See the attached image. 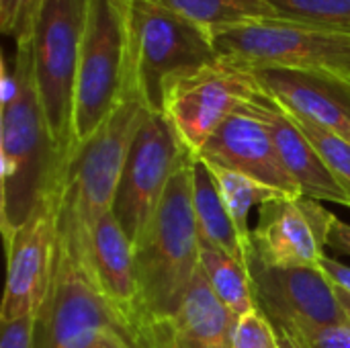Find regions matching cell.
I'll return each instance as SVG.
<instances>
[{
	"instance_id": "obj_11",
	"label": "cell",
	"mask_w": 350,
	"mask_h": 348,
	"mask_svg": "<svg viewBox=\"0 0 350 348\" xmlns=\"http://www.w3.org/2000/svg\"><path fill=\"white\" fill-rule=\"evenodd\" d=\"M246 269L256 308L275 330L308 343L326 326L347 320L334 285L318 269H281L258 258L250 246Z\"/></svg>"
},
{
	"instance_id": "obj_13",
	"label": "cell",
	"mask_w": 350,
	"mask_h": 348,
	"mask_svg": "<svg viewBox=\"0 0 350 348\" xmlns=\"http://www.w3.org/2000/svg\"><path fill=\"white\" fill-rule=\"evenodd\" d=\"M322 201L281 197L258 207L252 248L258 258L281 269H318L326 256L328 232L334 222Z\"/></svg>"
},
{
	"instance_id": "obj_17",
	"label": "cell",
	"mask_w": 350,
	"mask_h": 348,
	"mask_svg": "<svg viewBox=\"0 0 350 348\" xmlns=\"http://www.w3.org/2000/svg\"><path fill=\"white\" fill-rule=\"evenodd\" d=\"M246 107L269 127L281 162L304 197L338 203L350 209V197L324 164L318 150L299 129L293 117L262 90Z\"/></svg>"
},
{
	"instance_id": "obj_4",
	"label": "cell",
	"mask_w": 350,
	"mask_h": 348,
	"mask_svg": "<svg viewBox=\"0 0 350 348\" xmlns=\"http://www.w3.org/2000/svg\"><path fill=\"white\" fill-rule=\"evenodd\" d=\"M133 0H88L74 92V146L88 139L123 96Z\"/></svg>"
},
{
	"instance_id": "obj_2",
	"label": "cell",
	"mask_w": 350,
	"mask_h": 348,
	"mask_svg": "<svg viewBox=\"0 0 350 348\" xmlns=\"http://www.w3.org/2000/svg\"><path fill=\"white\" fill-rule=\"evenodd\" d=\"M193 156L172 174L156 219L135 250V273L152 338L172 320L199 275L201 240L193 211Z\"/></svg>"
},
{
	"instance_id": "obj_21",
	"label": "cell",
	"mask_w": 350,
	"mask_h": 348,
	"mask_svg": "<svg viewBox=\"0 0 350 348\" xmlns=\"http://www.w3.org/2000/svg\"><path fill=\"white\" fill-rule=\"evenodd\" d=\"M199 269L215 297L232 312L236 320L256 308L246 265L217 248L201 244Z\"/></svg>"
},
{
	"instance_id": "obj_14",
	"label": "cell",
	"mask_w": 350,
	"mask_h": 348,
	"mask_svg": "<svg viewBox=\"0 0 350 348\" xmlns=\"http://www.w3.org/2000/svg\"><path fill=\"white\" fill-rule=\"evenodd\" d=\"M84 256L96 289L119 318L131 347L152 348L135 273V252L113 213L105 215L90 230Z\"/></svg>"
},
{
	"instance_id": "obj_18",
	"label": "cell",
	"mask_w": 350,
	"mask_h": 348,
	"mask_svg": "<svg viewBox=\"0 0 350 348\" xmlns=\"http://www.w3.org/2000/svg\"><path fill=\"white\" fill-rule=\"evenodd\" d=\"M234 328L236 318L199 269L178 312L154 334V348H232Z\"/></svg>"
},
{
	"instance_id": "obj_5",
	"label": "cell",
	"mask_w": 350,
	"mask_h": 348,
	"mask_svg": "<svg viewBox=\"0 0 350 348\" xmlns=\"http://www.w3.org/2000/svg\"><path fill=\"white\" fill-rule=\"evenodd\" d=\"M148 107L127 74L125 90L109 119L68 154L62 197L72 209L86 244L90 230L111 213L127 152Z\"/></svg>"
},
{
	"instance_id": "obj_27",
	"label": "cell",
	"mask_w": 350,
	"mask_h": 348,
	"mask_svg": "<svg viewBox=\"0 0 350 348\" xmlns=\"http://www.w3.org/2000/svg\"><path fill=\"white\" fill-rule=\"evenodd\" d=\"M35 332H37L35 318H23L16 322L2 324L0 348H37Z\"/></svg>"
},
{
	"instance_id": "obj_20",
	"label": "cell",
	"mask_w": 350,
	"mask_h": 348,
	"mask_svg": "<svg viewBox=\"0 0 350 348\" xmlns=\"http://www.w3.org/2000/svg\"><path fill=\"white\" fill-rule=\"evenodd\" d=\"M205 166L209 168V172L219 189V195L224 199V205H226V209L234 222V228L240 236V242H242L244 250L248 252V248L252 246V230L248 224L250 209L254 205L262 207L271 201H277L281 197H291V195H285L273 187H267L242 172H236V170H230V168H224V166H217L211 162H205Z\"/></svg>"
},
{
	"instance_id": "obj_7",
	"label": "cell",
	"mask_w": 350,
	"mask_h": 348,
	"mask_svg": "<svg viewBox=\"0 0 350 348\" xmlns=\"http://www.w3.org/2000/svg\"><path fill=\"white\" fill-rule=\"evenodd\" d=\"M88 0H41L31 27L39 101L57 152L74 148V92Z\"/></svg>"
},
{
	"instance_id": "obj_25",
	"label": "cell",
	"mask_w": 350,
	"mask_h": 348,
	"mask_svg": "<svg viewBox=\"0 0 350 348\" xmlns=\"http://www.w3.org/2000/svg\"><path fill=\"white\" fill-rule=\"evenodd\" d=\"M279 336L271 320L254 308L246 316L236 320L232 348H277Z\"/></svg>"
},
{
	"instance_id": "obj_6",
	"label": "cell",
	"mask_w": 350,
	"mask_h": 348,
	"mask_svg": "<svg viewBox=\"0 0 350 348\" xmlns=\"http://www.w3.org/2000/svg\"><path fill=\"white\" fill-rule=\"evenodd\" d=\"M215 33L152 0H133L129 74L154 113H162L166 84L219 59Z\"/></svg>"
},
{
	"instance_id": "obj_33",
	"label": "cell",
	"mask_w": 350,
	"mask_h": 348,
	"mask_svg": "<svg viewBox=\"0 0 350 348\" xmlns=\"http://www.w3.org/2000/svg\"><path fill=\"white\" fill-rule=\"evenodd\" d=\"M334 289H336V287H334ZM336 295H338V302H340V306H342V312H345L347 320L350 322V295L349 293H345V291H340V289H336Z\"/></svg>"
},
{
	"instance_id": "obj_32",
	"label": "cell",
	"mask_w": 350,
	"mask_h": 348,
	"mask_svg": "<svg viewBox=\"0 0 350 348\" xmlns=\"http://www.w3.org/2000/svg\"><path fill=\"white\" fill-rule=\"evenodd\" d=\"M277 336H279V347L277 348H306V345L301 340H297L295 336H291L287 332L277 330Z\"/></svg>"
},
{
	"instance_id": "obj_10",
	"label": "cell",
	"mask_w": 350,
	"mask_h": 348,
	"mask_svg": "<svg viewBox=\"0 0 350 348\" xmlns=\"http://www.w3.org/2000/svg\"><path fill=\"white\" fill-rule=\"evenodd\" d=\"M189 156L164 113L148 109L127 152L111 209L133 252L144 244L172 174Z\"/></svg>"
},
{
	"instance_id": "obj_30",
	"label": "cell",
	"mask_w": 350,
	"mask_h": 348,
	"mask_svg": "<svg viewBox=\"0 0 350 348\" xmlns=\"http://www.w3.org/2000/svg\"><path fill=\"white\" fill-rule=\"evenodd\" d=\"M328 248L350 256V224L334 217L332 228L328 232Z\"/></svg>"
},
{
	"instance_id": "obj_22",
	"label": "cell",
	"mask_w": 350,
	"mask_h": 348,
	"mask_svg": "<svg viewBox=\"0 0 350 348\" xmlns=\"http://www.w3.org/2000/svg\"><path fill=\"white\" fill-rule=\"evenodd\" d=\"M185 18H191L213 33L256 18H271L277 12L265 0H152Z\"/></svg>"
},
{
	"instance_id": "obj_24",
	"label": "cell",
	"mask_w": 350,
	"mask_h": 348,
	"mask_svg": "<svg viewBox=\"0 0 350 348\" xmlns=\"http://www.w3.org/2000/svg\"><path fill=\"white\" fill-rule=\"evenodd\" d=\"M291 117L299 125V129L308 135V139L318 150L328 170L334 174V178L340 183V187L350 197V142L304 117H297V115H291Z\"/></svg>"
},
{
	"instance_id": "obj_8",
	"label": "cell",
	"mask_w": 350,
	"mask_h": 348,
	"mask_svg": "<svg viewBox=\"0 0 350 348\" xmlns=\"http://www.w3.org/2000/svg\"><path fill=\"white\" fill-rule=\"evenodd\" d=\"M221 57L250 70H332L350 74V35L271 16L215 33Z\"/></svg>"
},
{
	"instance_id": "obj_31",
	"label": "cell",
	"mask_w": 350,
	"mask_h": 348,
	"mask_svg": "<svg viewBox=\"0 0 350 348\" xmlns=\"http://www.w3.org/2000/svg\"><path fill=\"white\" fill-rule=\"evenodd\" d=\"M90 348H131L129 347V343L121 336V334H117V332H109V334H105V336H100L94 345Z\"/></svg>"
},
{
	"instance_id": "obj_23",
	"label": "cell",
	"mask_w": 350,
	"mask_h": 348,
	"mask_svg": "<svg viewBox=\"0 0 350 348\" xmlns=\"http://www.w3.org/2000/svg\"><path fill=\"white\" fill-rule=\"evenodd\" d=\"M281 18L350 35V0H265Z\"/></svg>"
},
{
	"instance_id": "obj_9",
	"label": "cell",
	"mask_w": 350,
	"mask_h": 348,
	"mask_svg": "<svg viewBox=\"0 0 350 348\" xmlns=\"http://www.w3.org/2000/svg\"><path fill=\"white\" fill-rule=\"evenodd\" d=\"M260 90L254 70L219 57L172 78L164 88L162 113L180 146L197 158L221 123Z\"/></svg>"
},
{
	"instance_id": "obj_15",
	"label": "cell",
	"mask_w": 350,
	"mask_h": 348,
	"mask_svg": "<svg viewBox=\"0 0 350 348\" xmlns=\"http://www.w3.org/2000/svg\"><path fill=\"white\" fill-rule=\"evenodd\" d=\"M265 94L287 113L304 117L350 142V74L332 70H254Z\"/></svg>"
},
{
	"instance_id": "obj_16",
	"label": "cell",
	"mask_w": 350,
	"mask_h": 348,
	"mask_svg": "<svg viewBox=\"0 0 350 348\" xmlns=\"http://www.w3.org/2000/svg\"><path fill=\"white\" fill-rule=\"evenodd\" d=\"M197 158L242 172L285 195L304 197L285 170L269 127L246 103L221 123Z\"/></svg>"
},
{
	"instance_id": "obj_12",
	"label": "cell",
	"mask_w": 350,
	"mask_h": 348,
	"mask_svg": "<svg viewBox=\"0 0 350 348\" xmlns=\"http://www.w3.org/2000/svg\"><path fill=\"white\" fill-rule=\"evenodd\" d=\"M59 193L62 178L31 219L4 240L6 287L0 306L2 324L23 318L37 320L45 308L55 273Z\"/></svg>"
},
{
	"instance_id": "obj_28",
	"label": "cell",
	"mask_w": 350,
	"mask_h": 348,
	"mask_svg": "<svg viewBox=\"0 0 350 348\" xmlns=\"http://www.w3.org/2000/svg\"><path fill=\"white\" fill-rule=\"evenodd\" d=\"M304 345L306 348H350V322L345 320L340 324L326 326Z\"/></svg>"
},
{
	"instance_id": "obj_29",
	"label": "cell",
	"mask_w": 350,
	"mask_h": 348,
	"mask_svg": "<svg viewBox=\"0 0 350 348\" xmlns=\"http://www.w3.org/2000/svg\"><path fill=\"white\" fill-rule=\"evenodd\" d=\"M318 271L324 273V277L340 291L349 293L350 295V267L338 263L336 258H330L328 254L320 260L318 265Z\"/></svg>"
},
{
	"instance_id": "obj_1",
	"label": "cell",
	"mask_w": 350,
	"mask_h": 348,
	"mask_svg": "<svg viewBox=\"0 0 350 348\" xmlns=\"http://www.w3.org/2000/svg\"><path fill=\"white\" fill-rule=\"evenodd\" d=\"M16 92L0 101V230L8 240L59 183L66 160L49 133L39 101L31 35L16 39Z\"/></svg>"
},
{
	"instance_id": "obj_3",
	"label": "cell",
	"mask_w": 350,
	"mask_h": 348,
	"mask_svg": "<svg viewBox=\"0 0 350 348\" xmlns=\"http://www.w3.org/2000/svg\"><path fill=\"white\" fill-rule=\"evenodd\" d=\"M109 332L121 334L131 347L125 328L90 277L82 230L59 193L55 273L37 318L35 343L37 348H90Z\"/></svg>"
},
{
	"instance_id": "obj_26",
	"label": "cell",
	"mask_w": 350,
	"mask_h": 348,
	"mask_svg": "<svg viewBox=\"0 0 350 348\" xmlns=\"http://www.w3.org/2000/svg\"><path fill=\"white\" fill-rule=\"evenodd\" d=\"M41 0H0V29L14 41L29 35Z\"/></svg>"
},
{
	"instance_id": "obj_19",
	"label": "cell",
	"mask_w": 350,
	"mask_h": 348,
	"mask_svg": "<svg viewBox=\"0 0 350 348\" xmlns=\"http://www.w3.org/2000/svg\"><path fill=\"white\" fill-rule=\"evenodd\" d=\"M193 211L199 240L246 265V250L224 205L219 189L203 160H193Z\"/></svg>"
}]
</instances>
